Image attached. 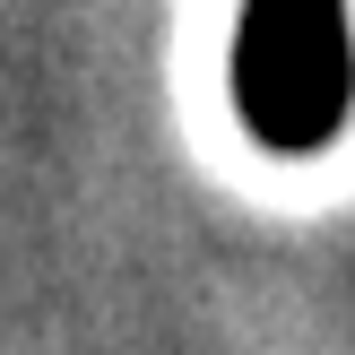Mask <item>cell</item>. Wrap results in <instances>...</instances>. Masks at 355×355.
<instances>
[{
    "label": "cell",
    "instance_id": "obj_1",
    "mask_svg": "<svg viewBox=\"0 0 355 355\" xmlns=\"http://www.w3.org/2000/svg\"><path fill=\"white\" fill-rule=\"evenodd\" d=\"M234 104L260 148H329L355 113V35L347 0H243L234 26Z\"/></svg>",
    "mask_w": 355,
    "mask_h": 355
}]
</instances>
